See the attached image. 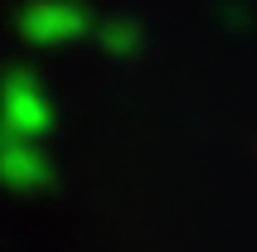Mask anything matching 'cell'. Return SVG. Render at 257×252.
<instances>
[{"label":"cell","mask_w":257,"mask_h":252,"mask_svg":"<svg viewBox=\"0 0 257 252\" xmlns=\"http://www.w3.org/2000/svg\"><path fill=\"white\" fill-rule=\"evenodd\" d=\"M218 20L233 25V29H247V25H252V10H247L243 0H223V5H218Z\"/></svg>","instance_id":"obj_5"},{"label":"cell","mask_w":257,"mask_h":252,"mask_svg":"<svg viewBox=\"0 0 257 252\" xmlns=\"http://www.w3.org/2000/svg\"><path fill=\"white\" fill-rule=\"evenodd\" d=\"M0 184L10 194H39L54 184V160L44 155L39 141L0 136Z\"/></svg>","instance_id":"obj_3"},{"label":"cell","mask_w":257,"mask_h":252,"mask_svg":"<svg viewBox=\"0 0 257 252\" xmlns=\"http://www.w3.org/2000/svg\"><path fill=\"white\" fill-rule=\"evenodd\" d=\"M92 39H97V49L107 58H136L146 44V29L131 15H107L102 25H92Z\"/></svg>","instance_id":"obj_4"},{"label":"cell","mask_w":257,"mask_h":252,"mask_svg":"<svg viewBox=\"0 0 257 252\" xmlns=\"http://www.w3.org/2000/svg\"><path fill=\"white\" fill-rule=\"evenodd\" d=\"M58 112H54V97L34 68H5L0 78V136H15V141H44L54 131Z\"/></svg>","instance_id":"obj_1"},{"label":"cell","mask_w":257,"mask_h":252,"mask_svg":"<svg viewBox=\"0 0 257 252\" xmlns=\"http://www.w3.org/2000/svg\"><path fill=\"white\" fill-rule=\"evenodd\" d=\"M15 25L34 49H63L92 34V10L83 0H29Z\"/></svg>","instance_id":"obj_2"}]
</instances>
